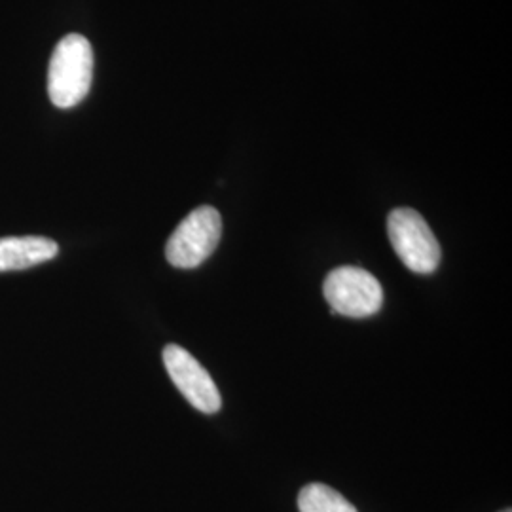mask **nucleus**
I'll return each instance as SVG.
<instances>
[{"label":"nucleus","mask_w":512,"mask_h":512,"mask_svg":"<svg viewBox=\"0 0 512 512\" xmlns=\"http://www.w3.org/2000/svg\"><path fill=\"white\" fill-rule=\"evenodd\" d=\"M93 50L82 35H67L55 46L48 69V93L57 109H73L90 93Z\"/></svg>","instance_id":"1"},{"label":"nucleus","mask_w":512,"mask_h":512,"mask_svg":"<svg viewBox=\"0 0 512 512\" xmlns=\"http://www.w3.org/2000/svg\"><path fill=\"white\" fill-rule=\"evenodd\" d=\"M387 234L404 266L416 274H433L440 264L439 239L418 211L393 209L387 217Z\"/></svg>","instance_id":"2"},{"label":"nucleus","mask_w":512,"mask_h":512,"mask_svg":"<svg viewBox=\"0 0 512 512\" xmlns=\"http://www.w3.org/2000/svg\"><path fill=\"white\" fill-rule=\"evenodd\" d=\"M222 236L220 213L211 205L194 209L177 226V230L167 239L165 256L167 262L181 270H192L203 264L219 247Z\"/></svg>","instance_id":"3"},{"label":"nucleus","mask_w":512,"mask_h":512,"mask_svg":"<svg viewBox=\"0 0 512 512\" xmlns=\"http://www.w3.org/2000/svg\"><path fill=\"white\" fill-rule=\"evenodd\" d=\"M323 294L332 313L353 319L370 317L384 306V289L380 281L357 266L332 270L323 283Z\"/></svg>","instance_id":"4"},{"label":"nucleus","mask_w":512,"mask_h":512,"mask_svg":"<svg viewBox=\"0 0 512 512\" xmlns=\"http://www.w3.org/2000/svg\"><path fill=\"white\" fill-rule=\"evenodd\" d=\"M164 365L169 378L184 399L203 414H217L222 406L219 387L198 359L186 349L169 344L164 349Z\"/></svg>","instance_id":"5"},{"label":"nucleus","mask_w":512,"mask_h":512,"mask_svg":"<svg viewBox=\"0 0 512 512\" xmlns=\"http://www.w3.org/2000/svg\"><path fill=\"white\" fill-rule=\"evenodd\" d=\"M59 253L54 239L42 236L0 238V274L19 272L52 260Z\"/></svg>","instance_id":"6"},{"label":"nucleus","mask_w":512,"mask_h":512,"mask_svg":"<svg viewBox=\"0 0 512 512\" xmlns=\"http://www.w3.org/2000/svg\"><path fill=\"white\" fill-rule=\"evenodd\" d=\"M300 512H357L348 499L325 484H308L298 494Z\"/></svg>","instance_id":"7"},{"label":"nucleus","mask_w":512,"mask_h":512,"mask_svg":"<svg viewBox=\"0 0 512 512\" xmlns=\"http://www.w3.org/2000/svg\"><path fill=\"white\" fill-rule=\"evenodd\" d=\"M501 512H512L511 509H507V511H501Z\"/></svg>","instance_id":"8"}]
</instances>
